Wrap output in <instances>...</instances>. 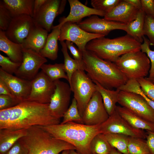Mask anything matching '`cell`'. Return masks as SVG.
<instances>
[{"mask_svg":"<svg viewBox=\"0 0 154 154\" xmlns=\"http://www.w3.org/2000/svg\"><path fill=\"white\" fill-rule=\"evenodd\" d=\"M62 117L61 124L74 121L82 122V117L79 113L77 102L74 98H73L71 105Z\"/></svg>","mask_w":154,"mask_h":154,"instance_id":"836d02e7","label":"cell"},{"mask_svg":"<svg viewBox=\"0 0 154 154\" xmlns=\"http://www.w3.org/2000/svg\"><path fill=\"white\" fill-rule=\"evenodd\" d=\"M66 2V0H46L33 17L35 26L50 32L55 19L63 12Z\"/></svg>","mask_w":154,"mask_h":154,"instance_id":"7c38bea8","label":"cell"},{"mask_svg":"<svg viewBox=\"0 0 154 154\" xmlns=\"http://www.w3.org/2000/svg\"><path fill=\"white\" fill-rule=\"evenodd\" d=\"M154 125V122L153 123Z\"/></svg>","mask_w":154,"mask_h":154,"instance_id":"6f0895ef","label":"cell"},{"mask_svg":"<svg viewBox=\"0 0 154 154\" xmlns=\"http://www.w3.org/2000/svg\"><path fill=\"white\" fill-rule=\"evenodd\" d=\"M35 26L33 18L26 15L13 18L5 31L7 37L14 42L22 44Z\"/></svg>","mask_w":154,"mask_h":154,"instance_id":"2e32d148","label":"cell"},{"mask_svg":"<svg viewBox=\"0 0 154 154\" xmlns=\"http://www.w3.org/2000/svg\"><path fill=\"white\" fill-rule=\"evenodd\" d=\"M55 89L48 106L51 114L60 119L69 107L71 89L69 84L59 80L54 82Z\"/></svg>","mask_w":154,"mask_h":154,"instance_id":"4fadbf2b","label":"cell"},{"mask_svg":"<svg viewBox=\"0 0 154 154\" xmlns=\"http://www.w3.org/2000/svg\"><path fill=\"white\" fill-rule=\"evenodd\" d=\"M148 79L150 81H151L153 84H154V78L151 79Z\"/></svg>","mask_w":154,"mask_h":154,"instance_id":"11a10c76","label":"cell"},{"mask_svg":"<svg viewBox=\"0 0 154 154\" xmlns=\"http://www.w3.org/2000/svg\"><path fill=\"white\" fill-rule=\"evenodd\" d=\"M132 92L141 96L146 101L151 108L154 110V101L148 98L143 92L139 84L134 85L131 89Z\"/></svg>","mask_w":154,"mask_h":154,"instance_id":"f6af8a7d","label":"cell"},{"mask_svg":"<svg viewBox=\"0 0 154 154\" xmlns=\"http://www.w3.org/2000/svg\"><path fill=\"white\" fill-rule=\"evenodd\" d=\"M117 103L145 120L154 122V110L141 95L121 90Z\"/></svg>","mask_w":154,"mask_h":154,"instance_id":"ba28073f","label":"cell"},{"mask_svg":"<svg viewBox=\"0 0 154 154\" xmlns=\"http://www.w3.org/2000/svg\"><path fill=\"white\" fill-rule=\"evenodd\" d=\"M11 115V108L0 110V129H3L8 123Z\"/></svg>","mask_w":154,"mask_h":154,"instance_id":"ee69618b","label":"cell"},{"mask_svg":"<svg viewBox=\"0 0 154 154\" xmlns=\"http://www.w3.org/2000/svg\"><path fill=\"white\" fill-rule=\"evenodd\" d=\"M23 49L21 44L10 40L6 35L5 31L0 29V50L7 54L11 60L22 63Z\"/></svg>","mask_w":154,"mask_h":154,"instance_id":"7402d4cb","label":"cell"},{"mask_svg":"<svg viewBox=\"0 0 154 154\" xmlns=\"http://www.w3.org/2000/svg\"><path fill=\"white\" fill-rule=\"evenodd\" d=\"M103 134L112 148L116 149L123 154H129L127 147L129 136L116 133Z\"/></svg>","mask_w":154,"mask_h":154,"instance_id":"f546056e","label":"cell"},{"mask_svg":"<svg viewBox=\"0 0 154 154\" xmlns=\"http://www.w3.org/2000/svg\"><path fill=\"white\" fill-rule=\"evenodd\" d=\"M23 53L22 62L15 74L21 78L31 81L47 60L39 53L31 49L23 48Z\"/></svg>","mask_w":154,"mask_h":154,"instance_id":"5bb4252c","label":"cell"},{"mask_svg":"<svg viewBox=\"0 0 154 154\" xmlns=\"http://www.w3.org/2000/svg\"><path fill=\"white\" fill-rule=\"evenodd\" d=\"M70 150H66L62 152L61 154H69Z\"/></svg>","mask_w":154,"mask_h":154,"instance_id":"db71d44e","label":"cell"},{"mask_svg":"<svg viewBox=\"0 0 154 154\" xmlns=\"http://www.w3.org/2000/svg\"><path fill=\"white\" fill-rule=\"evenodd\" d=\"M139 10L125 0H120L104 19L127 24L135 19Z\"/></svg>","mask_w":154,"mask_h":154,"instance_id":"ffe728a7","label":"cell"},{"mask_svg":"<svg viewBox=\"0 0 154 154\" xmlns=\"http://www.w3.org/2000/svg\"><path fill=\"white\" fill-rule=\"evenodd\" d=\"M114 63L128 80L145 78L151 67L149 58L141 50L125 54Z\"/></svg>","mask_w":154,"mask_h":154,"instance_id":"8992f818","label":"cell"},{"mask_svg":"<svg viewBox=\"0 0 154 154\" xmlns=\"http://www.w3.org/2000/svg\"><path fill=\"white\" fill-rule=\"evenodd\" d=\"M142 10L146 15L154 18V0H141Z\"/></svg>","mask_w":154,"mask_h":154,"instance_id":"7bdbcfd3","label":"cell"},{"mask_svg":"<svg viewBox=\"0 0 154 154\" xmlns=\"http://www.w3.org/2000/svg\"><path fill=\"white\" fill-rule=\"evenodd\" d=\"M100 125L90 126L70 121L41 126L55 138L73 145L80 154H92L90 143L96 135L101 133Z\"/></svg>","mask_w":154,"mask_h":154,"instance_id":"7a4b0ae2","label":"cell"},{"mask_svg":"<svg viewBox=\"0 0 154 154\" xmlns=\"http://www.w3.org/2000/svg\"><path fill=\"white\" fill-rule=\"evenodd\" d=\"M110 154H123L116 149L112 148Z\"/></svg>","mask_w":154,"mask_h":154,"instance_id":"816d5d0a","label":"cell"},{"mask_svg":"<svg viewBox=\"0 0 154 154\" xmlns=\"http://www.w3.org/2000/svg\"><path fill=\"white\" fill-rule=\"evenodd\" d=\"M101 133L122 134L129 137L145 139L146 133L143 130L132 126L122 118L116 110L108 119L100 125Z\"/></svg>","mask_w":154,"mask_h":154,"instance_id":"8fae6325","label":"cell"},{"mask_svg":"<svg viewBox=\"0 0 154 154\" xmlns=\"http://www.w3.org/2000/svg\"><path fill=\"white\" fill-rule=\"evenodd\" d=\"M70 10L69 14L66 17H62L59 20V23L56 25L60 27L67 22L78 24L82 19L91 15L104 16L106 13L103 11L93 8L88 7L84 5L78 0H68Z\"/></svg>","mask_w":154,"mask_h":154,"instance_id":"d6986e66","label":"cell"},{"mask_svg":"<svg viewBox=\"0 0 154 154\" xmlns=\"http://www.w3.org/2000/svg\"><path fill=\"white\" fill-rule=\"evenodd\" d=\"M104 36L101 34L87 32L80 28L77 23L67 22L60 27L58 40H68L74 43L82 52L86 50V46L89 42Z\"/></svg>","mask_w":154,"mask_h":154,"instance_id":"30bf717a","label":"cell"},{"mask_svg":"<svg viewBox=\"0 0 154 154\" xmlns=\"http://www.w3.org/2000/svg\"><path fill=\"white\" fill-rule=\"evenodd\" d=\"M127 149L129 154H151L144 139L129 137Z\"/></svg>","mask_w":154,"mask_h":154,"instance_id":"d6a6232c","label":"cell"},{"mask_svg":"<svg viewBox=\"0 0 154 154\" xmlns=\"http://www.w3.org/2000/svg\"><path fill=\"white\" fill-rule=\"evenodd\" d=\"M31 82L30 94L24 101L35 102L41 104H49L55 89L54 82L50 80L41 70Z\"/></svg>","mask_w":154,"mask_h":154,"instance_id":"9c48e42d","label":"cell"},{"mask_svg":"<svg viewBox=\"0 0 154 154\" xmlns=\"http://www.w3.org/2000/svg\"><path fill=\"white\" fill-rule=\"evenodd\" d=\"M22 102L12 96L0 95V110L13 107Z\"/></svg>","mask_w":154,"mask_h":154,"instance_id":"60d3db41","label":"cell"},{"mask_svg":"<svg viewBox=\"0 0 154 154\" xmlns=\"http://www.w3.org/2000/svg\"><path fill=\"white\" fill-rule=\"evenodd\" d=\"M49 104L27 101L11 108L10 119L3 129H19L33 126H47L60 124V119L51 114Z\"/></svg>","mask_w":154,"mask_h":154,"instance_id":"6da1fadb","label":"cell"},{"mask_svg":"<svg viewBox=\"0 0 154 154\" xmlns=\"http://www.w3.org/2000/svg\"><path fill=\"white\" fill-rule=\"evenodd\" d=\"M143 35L148 38L150 45L154 46V18L145 15Z\"/></svg>","mask_w":154,"mask_h":154,"instance_id":"74e56055","label":"cell"},{"mask_svg":"<svg viewBox=\"0 0 154 154\" xmlns=\"http://www.w3.org/2000/svg\"><path fill=\"white\" fill-rule=\"evenodd\" d=\"M143 43L141 45V50L145 53L150 60L151 64L149 75L147 78L151 79L154 78V51L151 50L150 48V42L148 39L144 36H143Z\"/></svg>","mask_w":154,"mask_h":154,"instance_id":"d590c367","label":"cell"},{"mask_svg":"<svg viewBox=\"0 0 154 154\" xmlns=\"http://www.w3.org/2000/svg\"><path fill=\"white\" fill-rule=\"evenodd\" d=\"M26 129H0V154H6L14 145L27 134Z\"/></svg>","mask_w":154,"mask_h":154,"instance_id":"603a6c76","label":"cell"},{"mask_svg":"<svg viewBox=\"0 0 154 154\" xmlns=\"http://www.w3.org/2000/svg\"><path fill=\"white\" fill-rule=\"evenodd\" d=\"M69 154H80L77 151H75L74 149L70 150V151Z\"/></svg>","mask_w":154,"mask_h":154,"instance_id":"f5cc1de1","label":"cell"},{"mask_svg":"<svg viewBox=\"0 0 154 154\" xmlns=\"http://www.w3.org/2000/svg\"><path fill=\"white\" fill-rule=\"evenodd\" d=\"M8 9L0 1V29L5 31L8 29L13 18Z\"/></svg>","mask_w":154,"mask_h":154,"instance_id":"f35d334b","label":"cell"},{"mask_svg":"<svg viewBox=\"0 0 154 154\" xmlns=\"http://www.w3.org/2000/svg\"><path fill=\"white\" fill-rule=\"evenodd\" d=\"M82 54L84 71L94 82L112 90L119 88L128 80L115 63L102 59L86 50Z\"/></svg>","mask_w":154,"mask_h":154,"instance_id":"3957f363","label":"cell"},{"mask_svg":"<svg viewBox=\"0 0 154 154\" xmlns=\"http://www.w3.org/2000/svg\"><path fill=\"white\" fill-rule=\"evenodd\" d=\"M27 129L26 135L18 141L27 154H59L66 150H76L73 145L55 138L41 126H33Z\"/></svg>","mask_w":154,"mask_h":154,"instance_id":"277c9868","label":"cell"},{"mask_svg":"<svg viewBox=\"0 0 154 154\" xmlns=\"http://www.w3.org/2000/svg\"><path fill=\"white\" fill-rule=\"evenodd\" d=\"M120 1V0H91L90 2L93 8L103 11L106 14Z\"/></svg>","mask_w":154,"mask_h":154,"instance_id":"e575fe53","label":"cell"},{"mask_svg":"<svg viewBox=\"0 0 154 154\" xmlns=\"http://www.w3.org/2000/svg\"><path fill=\"white\" fill-rule=\"evenodd\" d=\"M145 14L142 10H139L135 19L126 24L125 31L127 34L142 43L143 41V28Z\"/></svg>","mask_w":154,"mask_h":154,"instance_id":"83f0119b","label":"cell"},{"mask_svg":"<svg viewBox=\"0 0 154 154\" xmlns=\"http://www.w3.org/2000/svg\"><path fill=\"white\" fill-rule=\"evenodd\" d=\"M46 1V0H34L33 10V16L39 11Z\"/></svg>","mask_w":154,"mask_h":154,"instance_id":"681fc988","label":"cell"},{"mask_svg":"<svg viewBox=\"0 0 154 154\" xmlns=\"http://www.w3.org/2000/svg\"><path fill=\"white\" fill-rule=\"evenodd\" d=\"M97 91L101 94L105 108L109 116L116 110V104L117 103L118 97L120 90L118 88L116 90L106 88L96 82Z\"/></svg>","mask_w":154,"mask_h":154,"instance_id":"4316f807","label":"cell"},{"mask_svg":"<svg viewBox=\"0 0 154 154\" xmlns=\"http://www.w3.org/2000/svg\"><path fill=\"white\" fill-rule=\"evenodd\" d=\"M69 85L82 117L87 105L97 91L96 84L84 70H78L73 74Z\"/></svg>","mask_w":154,"mask_h":154,"instance_id":"52a82bcc","label":"cell"},{"mask_svg":"<svg viewBox=\"0 0 154 154\" xmlns=\"http://www.w3.org/2000/svg\"><path fill=\"white\" fill-rule=\"evenodd\" d=\"M6 154H27L26 152L18 141Z\"/></svg>","mask_w":154,"mask_h":154,"instance_id":"7dc6e473","label":"cell"},{"mask_svg":"<svg viewBox=\"0 0 154 154\" xmlns=\"http://www.w3.org/2000/svg\"><path fill=\"white\" fill-rule=\"evenodd\" d=\"M85 31L90 33L107 35L111 31L116 29L125 31L126 25L117 22L110 21L93 15L77 24Z\"/></svg>","mask_w":154,"mask_h":154,"instance_id":"e0dca14e","label":"cell"},{"mask_svg":"<svg viewBox=\"0 0 154 154\" xmlns=\"http://www.w3.org/2000/svg\"><path fill=\"white\" fill-rule=\"evenodd\" d=\"M65 43L74 59L80 62L83 63L82 52L75 46L73 42L66 40Z\"/></svg>","mask_w":154,"mask_h":154,"instance_id":"b9f144b4","label":"cell"},{"mask_svg":"<svg viewBox=\"0 0 154 154\" xmlns=\"http://www.w3.org/2000/svg\"><path fill=\"white\" fill-rule=\"evenodd\" d=\"M147 131L146 142L151 154H154V131Z\"/></svg>","mask_w":154,"mask_h":154,"instance_id":"bcb514c9","label":"cell"},{"mask_svg":"<svg viewBox=\"0 0 154 154\" xmlns=\"http://www.w3.org/2000/svg\"><path fill=\"white\" fill-rule=\"evenodd\" d=\"M109 116L102 96L96 91L85 108L82 117V123L90 126L100 125L105 122Z\"/></svg>","mask_w":154,"mask_h":154,"instance_id":"9a60e30c","label":"cell"},{"mask_svg":"<svg viewBox=\"0 0 154 154\" xmlns=\"http://www.w3.org/2000/svg\"><path fill=\"white\" fill-rule=\"evenodd\" d=\"M21 63L16 62L11 60L8 57L0 54L1 68L6 72L12 74H15L21 66Z\"/></svg>","mask_w":154,"mask_h":154,"instance_id":"8d00e7d4","label":"cell"},{"mask_svg":"<svg viewBox=\"0 0 154 154\" xmlns=\"http://www.w3.org/2000/svg\"><path fill=\"white\" fill-rule=\"evenodd\" d=\"M0 95L9 96L14 97L6 84L0 80Z\"/></svg>","mask_w":154,"mask_h":154,"instance_id":"c3c4849f","label":"cell"},{"mask_svg":"<svg viewBox=\"0 0 154 154\" xmlns=\"http://www.w3.org/2000/svg\"><path fill=\"white\" fill-rule=\"evenodd\" d=\"M139 10H142V5L141 0H125Z\"/></svg>","mask_w":154,"mask_h":154,"instance_id":"f907efd6","label":"cell"},{"mask_svg":"<svg viewBox=\"0 0 154 154\" xmlns=\"http://www.w3.org/2000/svg\"><path fill=\"white\" fill-rule=\"evenodd\" d=\"M141 44L127 34L113 39L102 37L93 39L86 49L102 59L114 63L125 54L141 50Z\"/></svg>","mask_w":154,"mask_h":154,"instance_id":"5b68a950","label":"cell"},{"mask_svg":"<svg viewBox=\"0 0 154 154\" xmlns=\"http://www.w3.org/2000/svg\"></svg>","mask_w":154,"mask_h":154,"instance_id":"9f6ffc18","label":"cell"},{"mask_svg":"<svg viewBox=\"0 0 154 154\" xmlns=\"http://www.w3.org/2000/svg\"><path fill=\"white\" fill-rule=\"evenodd\" d=\"M35 0H1L10 12L13 17L22 15L33 17Z\"/></svg>","mask_w":154,"mask_h":154,"instance_id":"d4e9b609","label":"cell"},{"mask_svg":"<svg viewBox=\"0 0 154 154\" xmlns=\"http://www.w3.org/2000/svg\"><path fill=\"white\" fill-rule=\"evenodd\" d=\"M48 32L42 28L35 26L21 44L23 48L39 53L45 44Z\"/></svg>","mask_w":154,"mask_h":154,"instance_id":"44dd1931","label":"cell"},{"mask_svg":"<svg viewBox=\"0 0 154 154\" xmlns=\"http://www.w3.org/2000/svg\"><path fill=\"white\" fill-rule=\"evenodd\" d=\"M62 46L61 51L64 57V66L68 78V82L70 84L72 77L74 73L78 70L84 71L83 63L80 62L72 58L68 52V48L64 41H60Z\"/></svg>","mask_w":154,"mask_h":154,"instance_id":"f1b7e54d","label":"cell"},{"mask_svg":"<svg viewBox=\"0 0 154 154\" xmlns=\"http://www.w3.org/2000/svg\"><path fill=\"white\" fill-rule=\"evenodd\" d=\"M40 69L52 81L54 82L61 78H64L68 81L63 63L53 64H44L41 66Z\"/></svg>","mask_w":154,"mask_h":154,"instance_id":"4dcf8cb0","label":"cell"},{"mask_svg":"<svg viewBox=\"0 0 154 154\" xmlns=\"http://www.w3.org/2000/svg\"><path fill=\"white\" fill-rule=\"evenodd\" d=\"M60 28L53 26L51 32L48 35L45 44L40 52L44 58L54 60L58 57V41L60 33Z\"/></svg>","mask_w":154,"mask_h":154,"instance_id":"484cf974","label":"cell"},{"mask_svg":"<svg viewBox=\"0 0 154 154\" xmlns=\"http://www.w3.org/2000/svg\"><path fill=\"white\" fill-rule=\"evenodd\" d=\"M137 80L145 95L154 101V84L147 77L140 78Z\"/></svg>","mask_w":154,"mask_h":154,"instance_id":"ab89813d","label":"cell"},{"mask_svg":"<svg viewBox=\"0 0 154 154\" xmlns=\"http://www.w3.org/2000/svg\"><path fill=\"white\" fill-rule=\"evenodd\" d=\"M116 110L122 118L135 128L154 131L153 123L145 120L124 107L116 106Z\"/></svg>","mask_w":154,"mask_h":154,"instance_id":"cb8c5ba5","label":"cell"},{"mask_svg":"<svg viewBox=\"0 0 154 154\" xmlns=\"http://www.w3.org/2000/svg\"></svg>","mask_w":154,"mask_h":154,"instance_id":"680465c9","label":"cell"},{"mask_svg":"<svg viewBox=\"0 0 154 154\" xmlns=\"http://www.w3.org/2000/svg\"><path fill=\"white\" fill-rule=\"evenodd\" d=\"M0 80L6 84L14 97L23 101L29 96L31 89V81L9 74L1 68Z\"/></svg>","mask_w":154,"mask_h":154,"instance_id":"ac0fdd59","label":"cell"},{"mask_svg":"<svg viewBox=\"0 0 154 154\" xmlns=\"http://www.w3.org/2000/svg\"><path fill=\"white\" fill-rule=\"evenodd\" d=\"M112 148L104 134L102 133L96 135L92 140L90 145L92 154H110Z\"/></svg>","mask_w":154,"mask_h":154,"instance_id":"1f68e13d","label":"cell"}]
</instances>
